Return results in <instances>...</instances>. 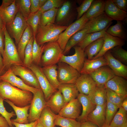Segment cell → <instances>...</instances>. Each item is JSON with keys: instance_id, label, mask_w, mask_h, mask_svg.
Listing matches in <instances>:
<instances>
[{"instance_id": "obj_1", "label": "cell", "mask_w": 127, "mask_h": 127, "mask_svg": "<svg viewBox=\"0 0 127 127\" xmlns=\"http://www.w3.org/2000/svg\"><path fill=\"white\" fill-rule=\"evenodd\" d=\"M0 96L4 100H8L17 106L23 107L30 105L33 94L30 91L23 90L7 82L1 80Z\"/></svg>"}, {"instance_id": "obj_2", "label": "cell", "mask_w": 127, "mask_h": 127, "mask_svg": "<svg viewBox=\"0 0 127 127\" xmlns=\"http://www.w3.org/2000/svg\"><path fill=\"white\" fill-rule=\"evenodd\" d=\"M4 48L3 57L4 70L6 72L12 65H24L19 55L17 49L6 29L4 28Z\"/></svg>"}, {"instance_id": "obj_3", "label": "cell", "mask_w": 127, "mask_h": 127, "mask_svg": "<svg viewBox=\"0 0 127 127\" xmlns=\"http://www.w3.org/2000/svg\"><path fill=\"white\" fill-rule=\"evenodd\" d=\"M67 27L54 24L44 26L39 24L35 37L36 41L41 45L46 43L57 41L60 34Z\"/></svg>"}, {"instance_id": "obj_4", "label": "cell", "mask_w": 127, "mask_h": 127, "mask_svg": "<svg viewBox=\"0 0 127 127\" xmlns=\"http://www.w3.org/2000/svg\"><path fill=\"white\" fill-rule=\"evenodd\" d=\"M63 52L57 41L47 43L44 45L40 65L43 67L56 64L60 62Z\"/></svg>"}, {"instance_id": "obj_5", "label": "cell", "mask_w": 127, "mask_h": 127, "mask_svg": "<svg viewBox=\"0 0 127 127\" xmlns=\"http://www.w3.org/2000/svg\"><path fill=\"white\" fill-rule=\"evenodd\" d=\"M88 20L84 13L81 18L67 27L64 31L60 34L57 41L63 51L71 37L82 29Z\"/></svg>"}, {"instance_id": "obj_6", "label": "cell", "mask_w": 127, "mask_h": 127, "mask_svg": "<svg viewBox=\"0 0 127 127\" xmlns=\"http://www.w3.org/2000/svg\"><path fill=\"white\" fill-rule=\"evenodd\" d=\"M46 101L44 93L41 89H38L33 94L32 99L30 104L29 116V123L39 120L43 110L46 106Z\"/></svg>"}, {"instance_id": "obj_7", "label": "cell", "mask_w": 127, "mask_h": 127, "mask_svg": "<svg viewBox=\"0 0 127 127\" xmlns=\"http://www.w3.org/2000/svg\"><path fill=\"white\" fill-rule=\"evenodd\" d=\"M57 66V78L60 84H74L80 74L68 64L59 62Z\"/></svg>"}, {"instance_id": "obj_8", "label": "cell", "mask_w": 127, "mask_h": 127, "mask_svg": "<svg viewBox=\"0 0 127 127\" xmlns=\"http://www.w3.org/2000/svg\"><path fill=\"white\" fill-rule=\"evenodd\" d=\"M11 68L14 73L19 76L26 84L37 89L41 88L35 74L29 67L24 65H12Z\"/></svg>"}, {"instance_id": "obj_9", "label": "cell", "mask_w": 127, "mask_h": 127, "mask_svg": "<svg viewBox=\"0 0 127 127\" xmlns=\"http://www.w3.org/2000/svg\"><path fill=\"white\" fill-rule=\"evenodd\" d=\"M28 26L26 20L18 11L12 22L6 27L9 35L14 39L17 45Z\"/></svg>"}, {"instance_id": "obj_10", "label": "cell", "mask_w": 127, "mask_h": 127, "mask_svg": "<svg viewBox=\"0 0 127 127\" xmlns=\"http://www.w3.org/2000/svg\"><path fill=\"white\" fill-rule=\"evenodd\" d=\"M29 68L35 74L46 102L58 90L54 88L51 85L43 73L42 67L40 66L32 64Z\"/></svg>"}, {"instance_id": "obj_11", "label": "cell", "mask_w": 127, "mask_h": 127, "mask_svg": "<svg viewBox=\"0 0 127 127\" xmlns=\"http://www.w3.org/2000/svg\"><path fill=\"white\" fill-rule=\"evenodd\" d=\"M75 52L71 56H66L63 54L60 62L65 63L70 66L79 73L82 70L86 56L84 50L79 46H74Z\"/></svg>"}, {"instance_id": "obj_12", "label": "cell", "mask_w": 127, "mask_h": 127, "mask_svg": "<svg viewBox=\"0 0 127 127\" xmlns=\"http://www.w3.org/2000/svg\"><path fill=\"white\" fill-rule=\"evenodd\" d=\"M112 20L104 13L89 20L83 28L87 30V34L101 31L108 28Z\"/></svg>"}, {"instance_id": "obj_13", "label": "cell", "mask_w": 127, "mask_h": 127, "mask_svg": "<svg viewBox=\"0 0 127 127\" xmlns=\"http://www.w3.org/2000/svg\"><path fill=\"white\" fill-rule=\"evenodd\" d=\"M0 79L1 80L7 82L13 86L21 90L30 91L33 94L39 89L26 84L20 78L17 77L14 73L11 67L3 74L0 76Z\"/></svg>"}, {"instance_id": "obj_14", "label": "cell", "mask_w": 127, "mask_h": 127, "mask_svg": "<svg viewBox=\"0 0 127 127\" xmlns=\"http://www.w3.org/2000/svg\"><path fill=\"white\" fill-rule=\"evenodd\" d=\"M108 64L107 66L115 75L127 79V66L115 58L110 51L103 55Z\"/></svg>"}, {"instance_id": "obj_15", "label": "cell", "mask_w": 127, "mask_h": 127, "mask_svg": "<svg viewBox=\"0 0 127 127\" xmlns=\"http://www.w3.org/2000/svg\"><path fill=\"white\" fill-rule=\"evenodd\" d=\"M15 1L14 0L11 4L7 2L2 1L0 6V17L6 26L12 22L18 12Z\"/></svg>"}, {"instance_id": "obj_16", "label": "cell", "mask_w": 127, "mask_h": 127, "mask_svg": "<svg viewBox=\"0 0 127 127\" xmlns=\"http://www.w3.org/2000/svg\"><path fill=\"white\" fill-rule=\"evenodd\" d=\"M81 106L77 98L67 103L58 114L66 118L77 119L80 115Z\"/></svg>"}, {"instance_id": "obj_17", "label": "cell", "mask_w": 127, "mask_h": 127, "mask_svg": "<svg viewBox=\"0 0 127 127\" xmlns=\"http://www.w3.org/2000/svg\"><path fill=\"white\" fill-rule=\"evenodd\" d=\"M106 88L124 96H127V81L125 79L115 75L104 84Z\"/></svg>"}, {"instance_id": "obj_18", "label": "cell", "mask_w": 127, "mask_h": 127, "mask_svg": "<svg viewBox=\"0 0 127 127\" xmlns=\"http://www.w3.org/2000/svg\"><path fill=\"white\" fill-rule=\"evenodd\" d=\"M103 37L104 42L102 48L99 53L92 59L103 56L107 52L113 48L117 46L122 47L125 44L124 40L112 36L106 32Z\"/></svg>"}, {"instance_id": "obj_19", "label": "cell", "mask_w": 127, "mask_h": 127, "mask_svg": "<svg viewBox=\"0 0 127 127\" xmlns=\"http://www.w3.org/2000/svg\"><path fill=\"white\" fill-rule=\"evenodd\" d=\"M89 75L96 84L98 85H104L115 75L107 65L100 67Z\"/></svg>"}, {"instance_id": "obj_20", "label": "cell", "mask_w": 127, "mask_h": 127, "mask_svg": "<svg viewBox=\"0 0 127 127\" xmlns=\"http://www.w3.org/2000/svg\"><path fill=\"white\" fill-rule=\"evenodd\" d=\"M75 84L80 93L88 95L96 84L89 74H80Z\"/></svg>"}, {"instance_id": "obj_21", "label": "cell", "mask_w": 127, "mask_h": 127, "mask_svg": "<svg viewBox=\"0 0 127 127\" xmlns=\"http://www.w3.org/2000/svg\"><path fill=\"white\" fill-rule=\"evenodd\" d=\"M104 13L112 20L122 21L127 17V12L118 8L112 0L105 1Z\"/></svg>"}, {"instance_id": "obj_22", "label": "cell", "mask_w": 127, "mask_h": 127, "mask_svg": "<svg viewBox=\"0 0 127 127\" xmlns=\"http://www.w3.org/2000/svg\"><path fill=\"white\" fill-rule=\"evenodd\" d=\"M88 96L92 103L96 105L103 106L106 104V88L104 85L96 84Z\"/></svg>"}, {"instance_id": "obj_23", "label": "cell", "mask_w": 127, "mask_h": 127, "mask_svg": "<svg viewBox=\"0 0 127 127\" xmlns=\"http://www.w3.org/2000/svg\"><path fill=\"white\" fill-rule=\"evenodd\" d=\"M77 98L82 106V111L77 121L81 123L87 121L88 115L94 109L96 105L92 103L87 95L79 93Z\"/></svg>"}, {"instance_id": "obj_24", "label": "cell", "mask_w": 127, "mask_h": 127, "mask_svg": "<svg viewBox=\"0 0 127 127\" xmlns=\"http://www.w3.org/2000/svg\"><path fill=\"white\" fill-rule=\"evenodd\" d=\"M108 65L103 56L95 59L89 60L85 58L80 74L89 75L100 67Z\"/></svg>"}, {"instance_id": "obj_25", "label": "cell", "mask_w": 127, "mask_h": 127, "mask_svg": "<svg viewBox=\"0 0 127 127\" xmlns=\"http://www.w3.org/2000/svg\"><path fill=\"white\" fill-rule=\"evenodd\" d=\"M66 104L61 92L58 90L46 102V106L57 114Z\"/></svg>"}, {"instance_id": "obj_26", "label": "cell", "mask_w": 127, "mask_h": 127, "mask_svg": "<svg viewBox=\"0 0 127 127\" xmlns=\"http://www.w3.org/2000/svg\"><path fill=\"white\" fill-rule=\"evenodd\" d=\"M106 104L96 105L94 109L88 115L87 121L91 122L99 127H103L105 125V112Z\"/></svg>"}, {"instance_id": "obj_27", "label": "cell", "mask_w": 127, "mask_h": 127, "mask_svg": "<svg viewBox=\"0 0 127 127\" xmlns=\"http://www.w3.org/2000/svg\"><path fill=\"white\" fill-rule=\"evenodd\" d=\"M4 100L13 108L16 115V118L11 119L12 121L19 123L27 124L29 123L28 119L29 116L28 111L30 107V105L23 107H19L15 105L8 100Z\"/></svg>"}, {"instance_id": "obj_28", "label": "cell", "mask_w": 127, "mask_h": 127, "mask_svg": "<svg viewBox=\"0 0 127 127\" xmlns=\"http://www.w3.org/2000/svg\"><path fill=\"white\" fill-rule=\"evenodd\" d=\"M58 90L61 92L66 103L77 98L79 94L74 84H60Z\"/></svg>"}, {"instance_id": "obj_29", "label": "cell", "mask_w": 127, "mask_h": 127, "mask_svg": "<svg viewBox=\"0 0 127 127\" xmlns=\"http://www.w3.org/2000/svg\"><path fill=\"white\" fill-rule=\"evenodd\" d=\"M105 1L94 0L89 8L85 13L89 20L104 13Z\"/></svg>"}, {"instance_id": "obj_30", "label": "cell", "mask_w": 127, "mask_h": 127, "mask_svg": "<svg viewBox=\"0 0 127 127\" xmlns=\"http://www.w3.org/2000/svg\"><path fill=\"white\" fill-rule=\"evenodd\" d=\"M33 36L32 29L28 25L24 31L17 44V49L19 56L23 62L25 49L31 38Z\"/></svg>"}, {"instance_id": "obj_31", "label": "cell", "mask_w": 127, "mask_h": 127, "mask_svg": "<svg viewBox=\"0 0 127 127\" xmlns=\"http://www.w3.org/2000/svg\"><path fill=\"white\" fill-rule=\"evenodd\" d=\"M42 69L51 85L54 88L58 90L60 84L58 79L57 65L43 67Z\"/></svg>"}, {"instance_id": "obj_32", "label": "cell", "mask_w": 127, "mask_h": 127, "mask_svg": "<svg viewBox=\"0 0 127 127\" xmlns=\"http://www.w3.org/2000/svg\"><path fill=\"white\" fill-rule=\"evenodd\" d=\"M57 114L46 106L40 115L39 121L44 127H55V120Z\"/></svg>"}, {"instance_id": "obj_33", "label": "cell", "mask_w": 127, "mask_h": 127, "mask_svg": "<svg viewBox=\"0 0 127 127\" xmlns=\"http://www.w3.org/2000/svg\"><path fill=\"white\" fill-rule=\"evenodd\" d=\"M103 37L100 38L90 44L85 49V54L87 59L92 60L101 50L104 43Z\"/></svg>"}, {"instance_id": "obj_34", "label": "cell", "mask_w": 127, "mask_h": 127, "mask_svg": "<svg viewBox=\"0 0 127 127\" xmlns=\"http://www.w3.org/2000/svg\"><path fill=\"white\" fill-rule=\"evenodd\" d=\"M87 34V30L83 28L75 33L70 38L63 52L64 55L68 53L73 47L81 42Z\"/></svg>"}, {"instance_id": "obj_35", "label": "cell", "mask_w": 127, "mask_h": 127, "mask_svg": "<svg viewBox=\"0 0 127 127\" xmlns=\"http://www.w3.org/2000/svg\"><path fill=\"white\" fill-rule=\"evenodd\" d=\"M119 108L109 125L110 127H124L127 125V112L122 107Z\"/></svg>"}, {"instance_id": "obj_36", "label": "cell", "mask_w": 127, "mask_h": 127, "mask_svg": "<svg viewBox=\"0 0 127 127\" xmlns=\"http://www.w3.org/2000/svg\"><path fill=\"white\" fill-rule=\"evenodd\" d=\"M116 24L109 27L106 32L113 36L117 37L124 40L127 39L126 33L122 21H117Z\"/></svg>"}, {"instance_id": "obj_37", "label": "cell", "mask_w": 127, "mask_h": 127, "mask_svg": "<svg viewBox=\"0 0 127 127\" xmlns=\"http://www.w3.org/2000/svg\"><path fill=\"white\" fill-rule=\"evenodd\" d=\"M108 28L101 31L87 34L84 39L76 45L84 50L90 44L98 39L103 37Z\"/></svg>"}, {"instance_id": "obj_38", "label": "cell", "mask_w": 127, "mask_h": 127, "mask_svg": "<svg viewBox=\"0 0 127 127\" xmlns=\"http://www.w3.org/2000/svg\"><path fill=\"white\" fill-rule=\"evenodd\" d=\"M55 125L61 127H80L81 123L75 119L66 118L57 114L55 120Z\"/></svg>"}, {"instance_id": "obj_39", "label": "cell", "mask_w": 127, "mask_h": 127, "mask_svg": "<svg viewBox=\"0 0 127 127\" xmlns=\"http://www.w3.org/2000/svg\"><path fill=\"white\" fill-rule=\"evenodd\" d=\"M42 13L39 10L36 12L31 13L26 20L28 25L31 28L35 37L39 25L40 24Z\"/></svg>"}, {"instance_id": "obj_40", "label": "cell", "mask_w": 127, "mask_h": 127, "mask_svg": "<svg viewBox=\"0 0 127 127\" xmlns=\"http://www.w3.org/2000/svg\"><path fill=\"white\" fill-rule=\"evenodd\" d=\"M44 44L41 45L37 43L35 37L32 47V64L40 66Z\"/></svg>"}, {"instance_id": "obj_41", "label": "cell", "mask_w": 127, "mask_h": 127, "mask_svg": "<svg viewBox=\"0 0 127 127\" xmlns=\"http://www.w3.org/2000/svg\"><path fill=\"white\" fill-rule=\"evenodd\" d=\"M58 10L57 8H55L42 13L40 24L44 26L54 24Z\"/></svg>"}, {"instance_id": "obj_42", "label": "cell", "mask_w": 127, "mask_h": 127, "mask_svg": "<svg viewBox=\"0 0 127 127\" xmlns=\"http://www.w3.org/2000/svg\"><path fill=\"white\" fill-rule=\"evenodd\" d=\"M119 108L107 100L105 112V125H109Z\"/></svg>"}, {"instance_id": "obj_43", "label": "cell", "mask_w": 127, "mask_h": 127, "mask_svg": "<svg viewBox=\"0 0 127 127\" xmlns=\"http://www.w3.org/2000/svg\"><path fill=\"white\" fill-rule=\"evenodd\" d=\"M107 100L117 106L119 108L121 107L122 103L127 96L120 95L113 91L106 88Z\"/></svg>"}, {"instance_id": "obj_44", "label": "cell", "mask_w": 127, "mask_h": 127, "mask_svg": "<svg viewBox=\"0 0 127 127\" xmlns=\"http://www.w3.org/2000/svg\"><path fill=\"white\" fill-rule=\"evenodd\" d=\"M18 11L26 20L31 13L30 0H16Z\"/></svg>"}, {"instance_id": "obj_45", "label": "cell", "mask_w": 127, "mask_h": 127, "mask_svg": "<svg viewBox=\"0 0 127 127\" xmlns=\"http://www.w3.org/2000/svg\"><path fill=\"white\" fill-rule=\"evenodd\" d=\"M34 36L30 39L25 49L24 53V65L29 67L32 64V47Z\"/></svg>"}, {"instance_id": "obj_46", "label": "cell", "mask_w": 127, "mask_h": 127, "mask_svg": "<svg viewBox=\"0 0 127 127\" xmlns=\"http://www.w3.org/2000/svg\"><path fill=\"white\" fill-rule=\"evenodd\" d=\"M113 56L123 64H127V51L122 46H117L109 50Z\"/></svg>"}, {"instance_id": "obj_47", "label": "cell", "mask_w": 127, "mask_h": 127, "mask_svg": "<svg viewBox=\"0 0 127 127\" xmlns=\"http://www.w3.org/2000/svg\"><path fill=\"white\" fill-rule=\"evenodd\" d=\"M71 7V3L69 1L64 2L57 11L56 19L57 22H60L62 21L67 16Z\"/></svg>"}, {"instance_id": "obj_48", "label": "cell", "mask_w": 127, "mask_h": 127, "mask_svg": "<svg viewBox=\"0 0 127 127\" xmlns=\"http://www.w3.org/2000/svg\"><path fill=\"white\" fill-rule=\"evenodd\" d=\"M62 0H48L40 8L39 10L42 13L48 10L55 8H57L64 3Z\"/></svg>"}, {"instance_id": "obj_49", "label": "cell", "mask_w": 127, "mask_h": 127, "mask_svg": "<svg viewBox=\"0 0 127 127\" xmlns=\"http://www.w3.org/2000/svg\"><path fill=\"white\" fill-rule=\"evenodd\" d=\"M4 100L0 96V114L6 119L10 127H14L11 119L16 116V114L13 111L9 112L6 110L4 104Z\"/></svg>"}, {"instance_id": "obj_50", "label": "cell", "mask_w": 127, "mask_h": 127, "mask_svg": "<svg viewBox=\"0 0 127 127\" xmlns=\"http://www.w3.org/2000/svg\"><path fill=\"white\" fill-rule=\"evenodd\" d=\"M93 0H85L76 8L77 12V19L81 18L89 8Z\"/></svg>"}, {"instance_id": "obj_51", "label": "cell", "mask_w": 127, "mask_h": 127, "mask_svg": "<svg viewBox=\"0 0 127 127\" xmlns=\"http://www.w3.org/2000/svg\"><path fill=\"white\" fill-rule=\"evenodd\" d=\"M47 0H30V10L31 13L38 11L45 4Z\"/></svg>"}, {"instance_id": "obj_52", "label": "cell", "mask_w": 127, "mask_h": 127, "mask_svg": "<svg viewBox=\"0 0 127 127\" xmlns=\"http://www.w3.org/2000/svg\"><path fill=\"white\" fill-rule=\"evenodd\" d=\"M112 1L118 8L126 12L127 10V0H112Z\"/></svg>"}, {"instance_id": "obj_53", "label": "cell", "mask_w": 127, "mask_h": 127, "mask_svg": "<svg viewBox=\"0 0 127 127\" xmlns=\"http://www.w3.org/2000/svg\"><path fill=\"white\" fill-rule=\"evenodd\" d=\"M4 29H0V53L3 57L4 53Z\"/></svg>"}, {"instance_id": "obj_54", "label": "cell", "mask_w": 127, "mask_h": 127, "mask_svg": "<svg viewBox=\"0 0 127 127\" xmlns=\"http://www.w3.org/2000/svg\"><path fill=\"white\" fill-rule=\"evenodd\" d=\"M38 121L39 120L27 124L19 123L12 121V122L13 125L15 126L16 127H35Z\"/></svg>"}, {"instance_id": "obj_55", "label": "cell", "mask_w": 127, "mask_h": 127, "mask_svg": "<svg viewBox=\"0 0 127 127\" xmlns=\"http://www.w3.org/2000/svg\"><path fill=\"white\" fill-rule=\"evenodd\" d=\"M80 127H99L91 122L86 121L81 123Z\"/></svg>"}, {"instance_id": "obj_56", "label": "cell", "mask_w": 127, "mask_h": 127, "mask_svg": "<svg viewBox=\"0 0 127 127\" xmlns=\"http://www.w3.org/2000/svg\"><path fill=\"white\" fill-rule=\"evenodd\" d=\"M0 127H10L6 119L0 114Z\"/></svg>"}, {"instance_id": "obj_57", "label": "cell", "mask_w": 127, "mask_h": 127, "mask_svg": "<svg viewBox=\"0 0 127 127\" xmlns=\"http://www.w3.org/2000/svg\"><path fill=\"white\" fill-rule=\"evenodd\" d=\"M5 72L4 68L3 57L0 53V76Z\"/></svg>"}, {"instance_id": "obj_58", "label": "cell", "mask_w": 127, "mask_h": 127, "mask_svg": "<svg viewBox=\"0 0 127 127\" xmlns=\"http://www.w3.org/2000/svg\"><path fill=\"white\" fill-rule=\"evenodd\" d=\"M121 107L126 112H127V97H126L123 101Z\"/></svg>"}, {"instance_id": "obj_59", "label": "cell", "mask_w": 127, "mask_h": 127, "mask_svg": "<svg viewBox=\"0 0 127 127\" xmlns=\"http://www.w3.org/2000/svg\"><path fill=\"white\" fill-rule=\"evenodd\" d=\"M5 27V25L0 17V29H4Z\"/></svg>"}, {"instance_id": "obj_60", "label": "cell", "mask_w": 127, "mask_h": 127, "mask_svg": "<svg viewBox=\"0 0 127 127\" xmlns=\"http://www.w3.org/2000/svg\"><path fill=\"white\" fill-rule=\"evenodd\" d=\"M35 127H44L41 123L39 121Z\"/></svg>"}, {"instance_id": "obj_61", "label": "cell", "mask_w": 127, "mask_h": 127, "mask_svg": "<svg viewBox=\"0 0 127 127\" xmlns=\"http://www.w3.org/2000/svg\"><path fill=\"white\" fill-rule=\"evenodd\" d=\"M103 127H110L109 125H105Z\"/></svg>"}, {"instance_id": "obj_62", "label": "cell", "mask_w": 127, "mask_h": 127, "mask_svg": "<svg viewBox=\"0 0 127 127\" xmlns=\"http://www.w3.org/2000/svg\"><path fill=\"white\" fill-rule=\"evenodd\" d=\"M124 127H127V125H125Z\"/></svg>"}, {"instance_id": "obj_63", "label": "cell", "mask_w": 127, "mask_h": 127, "mask_svg": "<svg viewBox=\"0 0 127 127\" xmlns=\"http://www.w3.org/2000/svg\"><path fill=\"white\" fill-rule=\"evenodd\" d=\"M1 80L0 79V81Z\"/></svg>"}, {"instance_id": "obj_64", "label": "cell", "mask_w": 127, "mask_h": 127, "mask_svg": "<svg viewBox=\"0 0 127 127\" xmlns=\"http://www.w3.org/2000/svg\"><path fill=\"white\" fill-rule=\"evenodd\" d=\"M55 127H56V126H55Z\"/></svg>"}]
</instances>
